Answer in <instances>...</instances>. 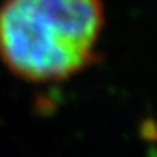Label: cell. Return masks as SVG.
<instances>
[{"label":"cell","mask_w":157,"mask_h":157,"mask_svg":"<svg viewBox=\"0 0 157 157\" xmlns=\"http://www.w3.org/2000/svg\"><path fill=\"white\" fill-rule=\"evenodd\" d=\"M105 24L100 0H3L0 59L29 82H60L95 59Z\"/></svg>","instance_id":"6da1fadb"}]
</instances>
